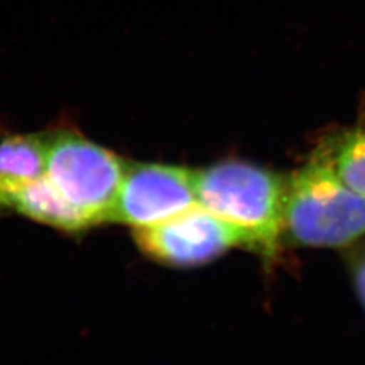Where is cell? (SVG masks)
Listing matches in <instances>:
<instances>
[{"instance_id":"ba28073f","label":"cell","mask_w":365,"mask_h":365,"mask_svg":"<svg viewBox=\"0 0 365 365\" xmlns=\"http://www.w3.org/2000/svg\"><path fill=\"white\" fill-rule=\"evenodd\" d=\"M319 156L342 182L365 197V125L342 134Z\"/></svg>"},{"instance_id":"277c9868","label":"cell","mask_w":365,"mask_h":365,"mask_svg":"<svg viewBox=\"0 0 365 365\" xmlns=\"http://www.w3.org/2000/svg\"><path fill=\"white\" fill-rule=\"evenodd\" d=\"M199 205L195 170L164 164L128 165L110 221L143 229Z\"/></svg>"},{"instance_id":"8992f818","label":"cell","mask_w":365,"mask_h":365,"mask_svg":"<svg viewBox=\"0 0 365 365\" xmlns=\"http://www.w3.org/2000/svg\"><path fill=\"white\" fill-rule=\"evenodd\" d=\"M46 134H13L0 141V209L46 170Z\"/></svg>"},{"instance_id":"6da1fadb","label":"cell","mask_w":365,"mask_h":365,"mask_svg":"<svg viewBox=\"0 0 365 365\" xmlns=\"http://www.w3.org/2000/svg\"><path fill=\"white\" fill-rule=\"evenodd\" d=\"M197 202L232 226L245 248L272 257L283 238L286 180L271 170L229 160L195 170Z\"/></svg>"},{"instance_id":"7a4b0ae2","label":"cell","mask_w":365,"mask_h":365,"mask_svg":"<svg viewBox=\"0 0 365 365\" xmlns=\"http://www.w3.org/2000/svg\"><path fill=\"white\" fill-rule=\"evenodd\" d=\"M283 235L299 247L351 245L365 235V197L318 155L286 182Z\"/></svg>"},{"instance_id":"9c48e42d","label":"cell","mask_w":365,"mask_h":365,"mask_svg":"<svg viewBox=\"0 0 365 365\" xmlns=\"http://www.w3.org/2000/svg\"><path fill=\"white\" fill-rule=\"evenodd\" d=\"M352 274L359 298L365 307V253L353 262Z\"/></svg>"},{"instance_id":"3957f363","label":"cell","mask_w":365,"mask_h":365,"mask_svg":"<svg viewBox=\"0 0 365 365\" xmlns=\"http://www.w3.org/2000/svg\"><path fill=\"white\" fill-rule=\"evenodd\" d=\"M46 138V179L90 226L110 221L126 164L76 131H56Z\"/></svg>"},{"instance_id":"5b68a950","label":"cell","mask_w":365,"mask_h":365,"mask_svg":"<svg viewBox=\"0 0 365 365\" xmlns=\"http://www.w3.org/2000/svg\"><path fill=\"white\" fill-rule=\"evenodd\" d=\"M137 247L150 260L170 267L207 264L245 241L232 226L197 205L170 221L134 229Z\"/></svg>"},{"instance_id":"52a82bcc","label":"cell","mask_w":365,"mask_h":365,"mask_svg":"<svg viewBox=\"0 0 365 365\" xmlns=\"http://www.w3.org/2000/svg\"><path fill=\"white\" fill-rule=\"evenodd\" d=\"M4 209L13 210L33 221L71 233L91 227L78 210L53 187L45 175L15 194Z\"/></svg>"}]
</instances>
